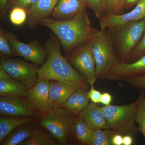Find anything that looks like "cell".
Here are the masks:
<instances>
[{"label": "cell", "instance_id": "1", "mask_svg": "<svg viewBox=\"0 0 145 145\" xmlns=\"http://www.w3.org/2000/svg\"><path fill=\"white\" fill-rule=\"evenodd\" d=\"M39 25L53 32L64 53H69L79 46L90 42L99 31L91 25L86 8L71 19L59 20L49 17Z\"/></svg>", "mask_w": 145, "mask_h": 145}, {"label": "cell", "instance_id": "2", "mask_svg": "<svg viewBox=\"0 0 145 145\" xmlns=\"http://www.w3.org/2000/svg\"><path fill=\"white\" fill-rule=\"evenodd\" d=\"M44 46L48 56L38 70V81L47 79L72 84H85L82 75L63 56L61 45L54 34H51Z\"/></svg>", "mask_w": 145, "mask_h": 145}, {"label": "cell", "instance_id": "3", "mask_svg": "<svg viewBox=\"0 0 145 145\" xmlns=\"http://www.w3.org/2000/svg\"><path fill=\"white\" fill-rule=\"evenodd\" d=\"M109 29L119 61L129 63L133 51L144 34L145 18Z\"/></svg>", "mask_w": 145, "mask_h": 145}, {"label": "cell", "instance_id": "4", "mask_svg": "<svg viewBox=\"0 0 145 145\" xmlns=\"http://www.w3.org/2000/svg\"><path fill=\"white\" fill-rule=\"evenodd\" d=\"M100 108L110 129L123 136L137 137L138 131L135 124L137 101L126 105H110Z\"/></svg>", "mask_w": 145, "mask_h": 145}, {"label": "cell", "instance_id": "5", "mask_svg": "<svg viewBox=\"0 0 145 145\" xmlns=\"http://www.w3.org/2000/svg\"><path fill=\"white\" fill-rule=\"evenodd\" d=\"M101 29L90 41L96 63L97 79H101L118 61L109 29Z\"/></svg>", "mask_w": 145, "mask_h": 145}, {"label": "cell", "instance_id": "6", "mask_svg": "<svg viewBox=\"0 0 145 145\" xmlns=\"http://www.w3.org/2000/svg\"><path fill=\"white\" fill-rule=\"evenodd\" d=\"M75 114L67 109L58 107L52 109L44 115L41 124L61 145L67 144Z\"/></svg>", "mask_w": 145, "mask_h": 145}, {"label": "cell", "instance_id": "7", "mask_svg": "<svg viewBox=\"0 0 145 145\" xmlns=\"http://www.w3.org/2000/svg\"><path fill=\"white\" fill-rule=\"evenodd\" d=\"M68 61L89 85L97 80L96 63L90 42L79 46L70 52Z\"/></svg>", "mask_w": 145, "mask_h": 145}, {"label": "cell", "instance_id": "8", "mask_svg": "<svg viewBox=\"0 0 145 145\" xmlns=\"http://www.w3.org/2000/svg\"><path fill=\"white\" fill-rule=\"evenodd\" d=\"M0 67L15 80L31 89L38 82L39 68L37 65L26 62L22 60L13 59L1 56Z\"/></svg>", "mask_w": 145, "mask_h": 145}, {"label": "cell", "instance_id": "9", "mask_svg": "<svg viewBox=\"0 0 145 145\" xmlns=\"http://www.w3.org/2000/svg\"><path fill=\"white\" fill-rule=\"evenodd\" d=\"M6 34L14 56L23 57L37 65L44 64L48 53L45 47H44L38 40L26 44L19 40L12 32L6 31Z\"/></svg>", "mask_w": 145, "mask_h": 145}, {"label": "cell", "instance_id": "10", "mask_svg": "<svg viewBox=\"0 0 145 145\" xmlns=\"http://www.w3.org/2000/svg\"><path fill=\"white\" fill-rule=\"evenodd\" d=\"M142 76H145V55L133 62L118 61L101 79L108 81H125L133 77Z\"/></svg>", "mask_w": 145, "mask_h": 145}, {"label": "cell", "instance_id": "11", "mask_svg": "<svg viewBox=\"0 0 145 145\" xmlns=\"http://www.w3.org/2000/svg\"><path fill=\"white\" fill-rule=\"evenodd\" d=\"M49 80H39L30 89L26 102L30 108L34 111L45 114L52 109L49 95Z\"/></svg>", "mask_w": 145, "mask_h": 145}, {"label": "cell", "instance_id": "12", "mask_svg": "<svg viewBox=\"0 0 145 145\" xmlns=\"http://www.w3.org/2000/svg\"><path fill=\"white\" fill-rule=\"evenodd\" d=\"M145 18V0H140L131 11L119 15H107L99 18L101 29L113 28L131 21Z\"/></svg>", "mask_w": 145, "mask_h": 145}, {"label": "cell", "instance_id": "13", "mask_svg": "<svg viewBox=\"0 0 145 145\" xmlns=\"http://www.w3.org/2000/svg\"><path fill=\"white\" fill-rule=\"evenodd\" d=\"M81 88H86L85 84L50 80L49 99L52 108L61 106L72 93Z\"/></svg>", "mask_w": 145, "mask_h": 145}, {"label": "cell", "instance_id": "14", "mask_svg": "<svg viewBox=\"0 0 145 145\" xmlns=\"http://www.w3.org/2000/svg\"><path fill=\"white\" fill-rule=\"evenodd\" d=\"M0 112L1 114L12 117H31L36 114L35 111L30 108L26 101L19 98L1 96Z\"/></svg>", "mask_w": 145, "mask_h": 145}, {"label": "cell", "instance_id": "15", "mask_svg": "<svg viewBox=\"0 0 145 145\" xmlns=\"http://www.w3.org/2000/svg\"><path fill=\"white\" fill-rule=\"evenodd\" d=\"M59 0H38L27 12V24L34 29L41 21L49 18Z\"/></svg>", "mask_w": 145, "mask_h": 145}, {"label": "cell", "instance_id": "16", "mask_svg": "<svg viewBox=\"0 0 145 145\" xmlns=\"http://www.w3.org/2000/svg\"><path fill=\"white\" fill-rule=\"evenodd\" d=\"M87 7L85 0H59L50 16L54 20H69L86 9Z\"/></svg>", "mask_w": 145, "mask_h": 145}, {"label": "cell", "instance_id": "17", "mask_svg": "<svg viewBox=\"0 0 145 145\" xmlns=\"http://www.w3.org/2000/svg\"><path fill=\"white\" fill-rule=\"evenodd\" d=\"M79 114L91 129H110L101 108L95 103L90 102Z\"/></svg>", "mask_w": 145, "mask_h": 145}, {"label": "cell", "instance_id": "18", "mask_svg": "<svg viewBox=\"0 0 145 145\" xmlns=\"http://www.w3.org/2000/svg\"><path fill=\"white\" fill-rule=\"evenodd\" d=\"M30 89L8 73L0 77V96L22 98L29 95Z\"/></svg>", "mask_w": 145, "mask_h": 145}, {"label": "cell", "instance_id": "19", "mask_svg": "<svg viewBox=\"0 0 145 145\" xmlns=\"http://www.w3.org/2000/svg\"><path fill=\"white\" fill-rule=\"evenodd\" d=\"M85 89L79 88L75 91L60 107L67 109L74 114H80L89 104L88 91Z\"/></svg>", "mask_w": 145, "mask_h": 145}, {"label": "cell", "instance_id": "20", "mask_svg": "<svg viewBox=\"0 0 145 145\" xmlns=\"http://www.w3.org/2000/svg\"><path fill=\"white\" fill-rule=\"evenodd\" d=\"M35 128V124L32 122L20 126L8 134L1 145H20L31 135Z\"/></svg>", "mask_w": 145, "mask_h": 145}, {"label": "cell", "instance_id": "21", "mask_svg": "<svg viewBox=\"0 0 145 145\" xmlns=\"http://www.w3.org/2000/svg\"><path fill=\"white\" fill-rule=\"evenodd\" d=\"M72 130L78 141L85 145H91L94 130L86 124L79 114L73 119Z\"/></svg>", "mask_w": 145, "mask_h": 145}, {"label": "cell", "instance_id": "22", "mask_svg": "<svg viewBox=\"0 0 145 145\" xmlns=\"http://www.w3.org/2000/svg\"><path fill=\"white\" fill-rule=\"evenodd\" d=\"M30 117H18V118H0V142L12 131L18 127L33 122Z\"/></svg>", "mask_w": 145, "mask_h": 145}, {"label": "cell", "instance_id": "23", "mask_svg": "<svg viewBox=\"0 0 145 145\" xmlns=\"http://www.w3.org/2000/svg\"><path fill=\"white\" fill-rule=\"evenodd\" d=\"M58 144V140L50 133L35 128L31 135L20 145H56Z\"/></svg>", "mask_w": 145, "mask_h": 145}, {"label": "cell", "instance_id": "24", "mask_svg": "<svg viewBox=\"0 0 145 145\" xmlns=\"http://www.w3.org/2000/svg\"><path fill=\"white\" fill-rule=\"evenodd\" d=\"M136 123L138 124L137 130L142 134L145 141V91L142 90L137 101Z\"/></svg>", "mask_w": 145, "mask_h": 145}, {"label": "cell", "instance_id": "25", "mask_svg": "<svg viewBox=\"0 0 145 145\" xmlns=\"http://www.w3.org/2000/svg\"><path fill=\"white\" fill-rule=\"evenodd\" d=\"M115 133L111 129L94 130L91 145H112V138Z\"/></svg>", "mask_w": 145, "mask_h": 145}, {"label": "cell", "instance_id": "26", "mask_svg": "<svg viewBox=\"0 0 145 145\" xmlns=\"http://www.w3.org/2000/svg\"><path fill=\"white\" fill-rule=\"evenodd\" d=\"M104 16L119 15L124 13L125 0H104Z\"/></svg>", "mask_w": 145, "mask_h": 145}, {"label": "cell", "instance_id": "27", "mask_svg": "<svg viewBox=\"0 0 145 145\" xmlns=\"http://www.w3.org/2000/svg\"><path fill=\"white\" fill-rule=\"evenodd\" d=\"M27 18L26 10L21 7H15L9 11V18L10 22L16 26H20L24 24L27 20Z\"/></svg>", "mask_w": 145, "mask_h": 145}, {"label": "cell", "instance_id": "28", "mask_svg": "<svg viewBox=\"0 0 145 145\" xmlns=\"http://www.w3.org/2000/svg\"><path fill=\"white\" fill-rule=\"evenodd\" d=\"M0 52L5 56L13 57L14 56L6 31L2 28L0 29Z\"/></svg>", "mask_w": 145, "mask_h": 145}, {"label": "cell", "instance_id": "29", "mask_svg": "<svg viewBox=\"0 0 145 145\" xmlns=\"http://www.w3.org/2000/svg\"><path fill=\"white\" fill-rule=\"evenodd\" d=\"M38 0H8L6 6L5 14L7 16V13L8 10L10 11L12 8L16 7H20L27 11L31 6Z\"/></svg>", "mask_w": 145, "mask_h": 145}, {"label": "cell", "instance_id": "30", "mask_svg": "<svg viewBox=\"0 0 145 145\" xmlns=\"http://www.w3.org/2000/svg\"><path fill=\"white\" fill-rule=\"evenodd\" d=\"M88 7L94 12L96 17L99 19L104 15V0H85Z\"/></svg>", "mask_w": 145, "mask_h": 145}, {"label": "cell", "instance_id": "31", "mask_svg": "<svg viewBox=\"0 0 145 145\" xmlns=\"http://www.w3.org/2000/svg\"><path fill=\"white\" fill-rule=\"evenodd\" d=\"M145 55V32L130 57L129 63L133 62Z\"/></svg>", "mask_w": 145, "mask_h": 145}, {"label": "cell", "instance_id": "32", "mask_svg": "<svg viewBox=\"0 0 145 145\" xmlns=\"http://www.w3.org/2000/svg\"><path fill=\"white\" fill-rule=\"evenodd\" d=\"M125 81L133 87L142 90L145 89V76L133 77Z\"/></svg>", "mask_w": 145, "mask_h": 145}, {"label": "cell", "instance_id": "33", "mask_svg": "<svg viewBox=\"0 0 145 145\" xmlns=\"http://www.w3.org/2000/svg\"><path fill=\"white\" fill-rule=\"evenodd\" d=\"M93 84L90 85V89L88 91V96L91 102L96 104L101 103L102 93L101 91L95 89Z\"/></svg>", "mask_w": 145, "mask_h": 145}, {"label": "cell", "instance_id": "34", "mask_svg": "<svg viewBox=\"0 0 145 145\" xmlns=\"http://www.w3.org/2000/svg\"><path fill=\"white\" fill-rule=\"evenodd\" d=\"M112 96L108 92H105L102 93L101 97V103L105 106H108L110 105Z\"/></svg>", "mask_w": 145, "mask_h": 145}, {"label": "cell", "instance_id": "35", "mask_svg": "<svg viewBox=\"0 0 145 145\" xmlns=\"http://www.w3.org/2000/svg\"><path fill=\"white\" fill-rule=\"evenodd\" d=\"M123 135L119 133H115L112 138V145H123Z\"/></svg>", "mask_w": 145, "mask_h": 145}, {"label": "cell", "instance_id": "36", "mask_svg": "<svg viewBox=\"0 0 145 145\" xmlns=\"http://www.w3.org/2000/svg\"><path fill=\"white\" fill-rule=\"evenodd\" d=\"M8 0H0V12H1V20H3L5 19L6 16L5 12L7 3Z\"/></svg>", "mask_w": 145, "mask_h": 145}, {"label": "cell", "instance_id": "37", "mask_svg": "<svg viewBox=\"0 0 145 145\" xmlns=\"http://www.w3.org/2000/svg\"><path fill=\"white\" fill-rule=\"evenodd\" d=\"M133 138L130 135H125L123 136V145H132L133 142Z\"/></svg>", "mask_w": 145, "mask_h": 145}, {"label": "cell", "instance_id": "38", "mask_svg": "<svg viewBox=\"0 0 145 145\" xmlns=\"http://www.w3.org/2000/svg\"><path fill=\"white\" fill-rule=\"evenodd\" d=\"M140 0H125V9L129 8L135 5Z\"/></svg>", "mask_w": 145, "mask_h": 145}]
</instances>
